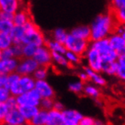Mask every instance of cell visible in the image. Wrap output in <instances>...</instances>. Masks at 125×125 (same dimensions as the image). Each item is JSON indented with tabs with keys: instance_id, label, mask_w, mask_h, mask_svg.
I'll return each instance as SVG.
<instances>
[{
	"instance_id": "1",
	"label": "cell",
	"mask_w": 125,
	"mask_h": 125,
	"mask_svg": "<svg viewBox=\"0 0 125 125\" xmlns=\"http://www.w3.org/2000/svg\"><path fill=\"white\" fill-rule=\"evenodd\" d=\"M116 24L111 14H101L94 19L90 27V41L94 42L108 38L113 33Z\"/></svg>"
},
{
	"instance_id": "2",
	"label": "cell",
	"mask_w": 125,
	"mask_h": 125,
	"mask_svg": "<svg viewBox=\"0 0 125 125\" xmlns=\"http://www.w3.org/2000/svg\"><path fill=\"white\" fill-rule=\"evenodd\" d=\"M23 27L24 33L22 45H32L36 48L45 46V36L32 20L29 21Z\"/></svg>"
},
{
	"instance_id": "3",
	"label": "cell",
	"mask_w": 125,
	"mask_h": 125,
	"mask_svg": "<svg viewBox=\"0 0 125 125\" xmlns=\"http://www.w3.org/2000/svg\"><path fill=\"white\" fill-rule=\"evenodd\" d=\"M90 46L97 51L102 58V62H114L117 59L118 55L110 46L108 38L91 42Z\"/></svg>"
},
{
	"instance_id": "4",
	"label": "cell",
	"mask_w": 125,
	"mask_h": 125,
	"mask_svg": "<svg viewBox=\"0 0 125 125\" xmlns=\"http://www.w3.org/2000/svg\"><path fill=\"white\" fill-rule=\"evenodd\" d=\"M90 41L77 38L68 33L63 45L68 52H71L78 55L79 56L83 57L90 46Z\"/></svg>"
},
{
	"instance_id": "5",
	"label": "cell",
	"mask_w": 125,
	"mask_h": 125,
	"mask_svg": "<svg viewBox=\"0 0 125 125\" xmlns=\"http://www.w3.org/2000/svg\"><path fill=\"white\" fill-rule=\"evenodd\" d=\"M35 82L32 76H21L18 81L9 89L11 95L17 97L24 93L31 91L34 89Z\"/></svg>"
},
{
	"instance_id": "6",
	"label": "cell",
	"mask_w": 125,
	"mask_h": 125,
	"mask_svg": "<svg viewBox=\"0 0 125 125\" xmlns=\"http://www.w3.org/2000/svg\"><path fill=\"white\" fill-rule=\"evenodd\" d=\"M42 99L39 93L35 89L21 94L16 97L18 107L20 106H36L39 107Z\"/></svg>"
},
{
	"instance_id": "7",
	"label": "cell",
	"mask_w": 125,
	"mask_h": 125,
	"mask_svg": "<svg viewBox=\"0 0 125 125\" xmlns=\"http://www.w3.org/2000/svg\"><path fill=\"white\" fill-rule=\"evenodd\" d=\"M83 57L86 58L88 68H90L91 70L96 73L102 72V60L100 55L98 53L96 50L89 46Z\"/></svg>"
},
{
	"instance_id": "8",
	"label": "cell",
	"mask_w": 125,
	"mask_h": 125,
	"mask_svg": "<svg viewBox=\"0 0 125 125\" xmlns=\"http://www.w3.org/2000/svg\"><path fill=\"white\" fill-rule=\"evenodd\" d=\"M38 67V64L33 58H22L18 62L15 72L18 73L20 76H32Z\"/></svg>"
},
{
	"instance_id": "9",
	"label": "cell",
	"mask_w": 125,
	"mask_h": 125,
	"mask_svg": "<svg viewBox=\"0 0 125 125\" xmlns=\"http://www.w3.org/2000/svg\"><path fill=\"white\" fill-rule=\"evenodd\" d=\"M33 59L38 64L39 66L49 68V66L52 63V52L46 46L39 47L36 49Z\"/></svg>"
},
{
	"instance_id": "10",
	"label": "cell",
	"mask_w": 125,
	"mask_h": 125,
	"mask_svg": "<svg viewBox=\"0 0 125 125\" xmlns=\"http://www.w3.org/2000/svg\"><path fill=\"white\" fill-rule=\"evenodd\" d=\"M34 89L37 91L42 99H53L55 97V90L47 81L37 80L35 82Z\"/></svg>"
},
{
	"instance_id": "11",
	"label": "cell",
	"mask_w": 125,
	"mask_h": 125,
	"mask_svg": "<svg viewBox=\"0 0 125 125\" xmlns=\"http://www.w3.org/2000/svg\"><path fill=\"white\" fill-rule=\"evenodd\" d=\"M108 42L111 48L117 53V55L125 54V38L121 35L112 33L108 37Z\"/></svg>"
},
{
	"instance_id": "12",
	"label": "cell",
	"mask_w": 125,
	"mask_h": 125,
	"mask_svg": "<svg viewBox=\"0 0 125 125\" xmlns=\"http://www.w3.org/2000/svg\"><path fill=\"white\" fill-rule=\"evenodd\" d=\"M63 124L65 125H78L83 115L80 112L73 109H64L62 112Z\"/></svg>"
},
{
	"instance_id": "13",
	"label": "cell",
	"mask_w": 125,
	"mask_h": 125,
	"mask_svg": "<svg viewBox=\"0 0 125 125\" xmlns=\"http://www.w3.org/2000/svg\"><path fill=\"white\" fill-rule=\"evenodd\" d=\"M3 124L6 125H24L27 124V122L18 108L9 110L5 117Z\"/></svg>"
},
{
	"instance_id": "14",
	"label": "cell",
	"mask_w": 125,
	"mask_h": 125,
	"mask_svg": "<svg viewBox=\"0 0 125 125\" xmlns=\"http://www.w3.org/2000/svg\"><path fill=\"white\" fill-rule=\"evenodd\" d=\"M31 20H32L31 16L28 11L27 9H20L17 12L14 14L12 23L14 26L24 27Z\"/></svg>"
},
{
	"instance_id": "15",
	"label": "cell",
	"mask_w": 125,
	"mask_h": 125,
	"mask_svg": "<svg viewBox=\"0 0 125 125\" xmlns=\"http://www.w3.org/2000/svg\"><path fill=\"white\" fill-rule=\"evenodd\" d=\"M19 60L17 58H10V59H1L0 60V73L8 75L9 73L15 72Z\"/></svg>"
},
{
	"instance_id": "16",
	"label": "cell",
	"mask_w": 125,
	"mask_h": 125,
	"mask_svg": "<svg viewBox=\"0 0 125 125\" xmlns=\"http://www.w3.org/2000/svg\"><path fill=\"white\" fill-rule=\"evenodd\" d=\"M70 33L77 38L90 42L91 31H90V26H87V25L77 26L74 28H73L71 31L70 32Z\"/></svg>"
},
{
	"instance_id": "17",
	"label": "cell",
	"mask_w": 125,
	"mask_h": 125,
	"mask_svg": "<svg viewBox=\"0 0 125 125\" xmlns=\"http://www.w3.org/2000/svg\"><path fill=\"white\" fill-rule=\"evenodd\" d=\"M21 9V2L18 0H0V11L14 14Z\"/></svg>"
},
{
	"instance_id": "18",
	"label": "cell",
	"mask_w": 125,
	"mask_h": 125,
	"mask_svg": "<svg viewBox=\"0 0 125 125\" xmlns=\"http://www.w3.org/2000/svg\"><path fill=\"white\" fill-rule=\"evenodd\" d=\"M83 71L87 74L88 77H89V80H91L96 86H104L106 85L107 83L106 80L103 77V76H102L99 73H96L93 71L88 67L83 68Z\"/></svg>"
},
{
	"instance_id": "19",
	"label": "cell",
	"mask_w": 125,
	"mask_h": 125,
	"mask_svg": "<svg viewBox=\"0 0 125 125\" xmlns=\"http://www.w3.org/2000/svg\"><path fill=\"white\" fill-rule=\"evenodd\" d=\"M63 117L62 112L54 109L47 112V116L45 125H62Z\"/></svg>"
},
{
	"instance_id": "20",
	"label": "cell",
	"mask_w": 125,
	"mask_h": 125,
	"mask_svg": "<svg viewBox=\"0 0 125 125\" xmlns=\"http://www.w3.org/2000/svg\"><path fill=\"white\" fill-rule=\"evenodd\" d=\"M18 110L27 124L39 112L40 109L39 107L36 106H20L18 107Z\"/></svg>"
},
{
	"instance_id": "21",
	"label": "cell",
	"mask_w": 125,
	"mask_h": 125,
	"mask_svg": "<svg viewBox=\"0 0 125 125\" xmlns=\"http://www.w3.org/2000/svg\"><path fill=\"white\" fill-rule=\"evenodd\" d=\"M45 46L49 49L51 52H56L58 54L64 55L67 52L63 44L53 40H48L45 38Z\"/></svg>"
},
{
	"instance_id": "22",
	"label": "cell",
	"mask_w": 125,
	"mask_h": 125,
	"mask_svg": "<svg viewBox=\"0 0 125 125\" xmlns=\"http://www.w3.org/2000/svg\"><path fill=\"white\" fill-rule=\"evenodd\" d=\"M24 33V30L23 27L14 26L12 30L11 31L9 35L11 39L13 45H18V44H21L22 39H23Z\"/></svg>"
},
{
	"instance_id": "23",
	"label": "cell",
	"mask_w": 125,
	"mask_h": 125,
	"mask_svg": "<svg viewBox=\"0 0 125 125\" xmlns=\"http://www.w3.org/2000/svg\"><path fill=\"white\" fill-rule=\"evenodd\" d=\"M83 93L86 95H88V96L92 97L96 100L101 95V92H100V90L98 88V86L92 83H86L84 85Z\"/></svg>"
},
{
	"instance_id": "24",
	"label": "cell",
	"mask_w": 125,
	"mask_h": 125,
	"mask_svg": "<svg viewBox=\"0 0 125 125\" xmlns=\"http://www.w3.org/2000/svg\"><path fill=\"white\" fill-rule=\"evenodd\" d=\"M116 62L117 63V69L116 71L115 76H117L121 80H125V54L118 55Z\"/></svg>"
},
{
	"instance_id": "25",
	"label": "cell",
	"mask_w": 125,
	"mask_h": 125,
	"mask_svg": "<svg viewBox=\"0 0 125 125\" xmlns=\"http://www.w3.org/2000/svg\"><path fill=\"white\" fill-rule=\"evenodd\" d=\"M46 116H47V112L40 109L39 112L27 124L28 125H45Z\"/></svg>"
},
{
	"instance_id": "26",
	"label": "cell",
	"mask_w": 125,
	"mask_h": 125,
	"mask_svg": "<svg viewBox=\"0 0 125 125\" xmlns=\"http://www.w3.org/2000/svg\"><path fill=\"white\" fill-rule=\"evenodd\" d=\"M117 69V62H102V72H103L109 76H115Z\"/></svg>"
},
{
	"instance_id": "27",
	"label": "cell",
	"mask_w": 125,
	"mask_h": 125,
	"mask_svg": "<svg viewBox=\"0 0 125 125\" xmlns=\"http://www.w3.org/2000/svg\"><path fill=\"white\" fill-rule=\"evenodd\" d=\"M68 33L64 29L58 27L52 33V38H53L52 40L59 43L64 44L66 38H67V36H68Z\"/></svg>"
},
{
	"instance_id": "28",
	"label": "cell",
	"mask_w": 125,
	"mask_h": 125,
	"mask_svg": "<svg viewBox=\"0 0 125 125\" xmlns=\"http://www.w3.org/2000/svg\"><path fill=\"white\" fill-rule=\"evenodd\" d=\"M48 73L49 68L39 66L33 73L32 77L35 80V81H37V80H45L48 76Z\"/></svg>"
},
{
	"instance_id": "29",
	"label": "cell",
	"mask_w": 125,
	"mask_h": 125,
	"mask_svg": "<svg viewBox=\"0 0 125 125\" xmlns=\"http://www.w3.org/2000/svg\"><path fill=\"white\" fill-rule=\"evenodd\" d=\"M52 62L57 64L58 66L62 68H68L70 65L66 59L64 55L62 54L52 52Z\"/></svg>"
},
{
	"instance_id": "30",
	"label": "cell",
	"mask_w": 125,
	"mask_h": 125,
	"mask_svg": "<svg viewBox=\"0 0 125 125\" xmlns=\"http://www.w3.org/2000/svg\"><path fill=\"white\" fill-rule=\"evenodd\" d=\"M85 83L81 82L80 80H75V81L71 82L68 84V90L76 94H80L83 91Z\"/></svg>"
},
{
	"instance_id": "31",
	"label": "cell",
	"mask_w": 125,
	"mask_h": 125,
	"mask_svg": "<svg viewBox=\"0 0 125 125\" xmlns=\"http://www.w3.org/2000/svg\"><path fill=\"white\" fill-rule=\"evenodd\" d=\"M13 45L10 35L8 33H0V50L2 51Z\"/></svg>"
},
{
	"instance_id": "32",
	"label": "cell",
	"mask_w": 125,
	"mask_h": 125,
	"mask_svg": "<svg viewBox=\"0 0 125 125\" xmlns=\"http://www.w3.org/2000/svg\"><path fill=\"white\" fill-rule=\"evenodd\" d=\"M64 56L66 58V59H67V61L68 62L69 64H71V65H77L80 64L82 58L81 56H79L78 55L73 53L71 52H68V51H67V52L64 53Z\"/></svg>"
},
{
	"instance_id": "33",
	"label": "cell",
	"mask_w": 125,
	"mask_h": 125,
	"mask_svg": "<svg viewBox=\"0 0 125 125\" xmlns=\"http://www.w3.org/2000/svg\"><path fill=\"white\" fill-rule=\"evenodd\" d=\"M36 46H32V45H23V50H22V54L23 56L22 58H33L36 50Z\"/></svg>"
},
{
	"instance_id": "34",
	"label": "cell",
	"mask_w": 125,
	"mask_h": 125,
	"mask_svg": "<svg viewBox=\"0 0 125 125\" xmlns=\"http://www.w3.org/2000/svg\"><path fill=\"white\" fill-rule=\"evenodd\" d=\"M14 27L12 21L0 19V33L9 34Z\"/></svg>"
},
{
	"instance_id": "35",
	"label": "cell",
	"mask_w": 125,
	"mask_h": 125,
	"mask_svg": "<svg viewBox=\"0 0 125 125\" xmlns=\"http://www.w3.org/2000/svg\"><path fill=\"white\" fill-rule=\"evenodd\" d=\"M54 99H42L40 102L39 108L41 110L49 112L53 108Z\"/></svg>"
},
{
	"instance_id": "36",
	"label": "cell",
	"mask_w": 125,
	"mask_h": 125,
	"mask_svg": "<svg viewBox=\"0 0 125 125\" xmlns=\"http://www.w3.org/2000/svg\"><path fill=\"white\" fill-rule=\"evenodd\" d=\"M20 77L21 76L16 72H13L11 73L8 74L7 75V80H6L5 87L7 88V89H9L12 85L15 84L18 81V80L20 79Z\"/></svg>"
},
{
	"instance_id": "37",
	"label": "cell",
	"mask_w": 125,
	"mask_h": 125,
	"mask_svg": "<svg viewBox=\"0 0 125 125\" xmlns=\"http://www.w3.org/2000/svg\"><path fill=\"white\" fill-rule=\"evenodd\" d=\"M12 51L14 53V58L20 60L22 58L23 54H22V50H23V45L22 44H18V45H12L11 46Z\"/></svg>"
},
{
	"instance_id": "38",
	"label": "cell",
	"mask_w": 125,
	"mask_h": 125,
	"mask_svg": "<svg viewBox=\"0 0 125 125\" xmlns=\"http://www.w3.org/2000/svg\"><path fill=\"white\" fill-rule=\"evenodd\" d=\"M11 96V93L6 87L0 88V103H5V102Z\"/></svg>"
},
{
	"instance_id": "39",
	"label": "cell",
	"mask_w": 125,
	"mask_h": 125,
	"mask_svg": "<svg viewBox=\"0 0 125 125\" xmlns=\"http://www.w3.org/2000/svg\"><path fill=\"white\" fill-rule=\"evenodd\" d=\"M9 111V108L5 103H0V124H3L4 119Z\"/></svg>"
},
{
	"instance_id": "40",
	"label": "cell",
	"mask_w": 125,
	"mask_h": 125,
	"mask_svg": "<svg viewBox=\"0 0 125 125\" xmlns=\"http://www.w3.org/2000/svg\"><path fill=\"white\" fill-rule=\"evenodd\" d=\"M5 104H6L7 106H8V108H9V110L18 108V103H17V100H16V97L12 96V95H11V96L8 99V100L5 102Z\"/></svg>"
},
{
	"instance_id": "41",
	"label": "cell",
	"mask_w": 125,
	"mask_h": 125,
	"mask_svg": "<svg viewBox=\"0 0 125 125\" xmlns=\"http://www.w3.org/2000/svg\"><path fill=\"white\" fill-rule=\"evenodd\" d=\"M115 11V15L116 19L120 23H122L123 24L125 21V9L116 10Z\"/></svg>"
},
{
	"instance_id": "42",
	"label": "cell",
	"mask_w": 125,
	"mask_h": 125,
	"mask_svg": "<svg viewBox=\"0 0 125 125\" xmlns=\"http://www.w3.org/2000/svg\"><path fill=\"white\" fill-rule=\"evenodd\" d=\"M13 58L14 57L11 46L2 51V59H10V58Z\"/></svg>"
},
{
	"instance_id": "43",
	"label": "cell",
	"mask_w": 125,
	"mask_h": 125,
	"mask_svg": "<svg viewBox=\"0 0 125 125\" xmlns=\"http://www.w3.org/2000/svg\"><path fill=\"white\" fill-rule=\"evenodd\" d=\"M113 7V10H119L122 9H125V1L124 0H114L112 4Z\"/></svg>"
},
{
	"instance_id": "44",
	"label": "cell",
	"mask_w": 125,
	"mask_h": 125,
	"mask_svg": "<svg viewBox=\"0 0 125 125\" xmlns=\"http://www.w3.org/2000/svg\"><path fill=\"white\" fill-rule=\"evenodd\" d=\"M95 119L91 117H83L82 119L80 121L78 125H94Z\"/></svg>"
},
{
	"instance_id": "45",
	"label": "cell",
	"mask_w": 125,
	"mask_h": 125,
	"mask_svg": "<svg viewBox=\"0 0 125 125\" xmlns=\"http://www.w3.org/2000/svg\"><path fill=\"white\" fill-rule=\"evenodd\" d=\"M13 14H10L5 11H0V19L1 20H5V21H12L13 20Z\"/></svg>"
},
{
	"instance_id": "46",
	"label": "cell",
	"mask_w": 125,
	"mask_h": 125,
	"mask_svg": "<svg viewBox=\"0 0 125 125\" xmlns=\"http://www.w3.org/2000/svg\"><path fill=\"white\" fill-rule=\"evenodd\" d=\"M55 111H58V112H63L64 110L65 109L64 108V105H63V103H62L61 102L59 101H54V104H53V108Z\"/></svg>"
},
{
	"instance_id": "47",
	"label": "cell",
	"mask_w": 125,
	"mask_h": 125,
	"mask_svg": "<svg viewBox=\"0 0 125 125\" xmlns=\"http://www.w3.org/2000/svg\"><path fill=\"white\" fill-rule=\"evenodd\" d=\"M114 33H116L117 35H123L125 33V29H124V24H120L119 25H116L115 29H114Z\"/></svg>"
},
{
	"instance_id": "48",
	"label": "cell",
	"mask_w": 125,
	"mask_h": 125,
	"mask_svg": "<svg viewBox=\"0 0 125 125\" xmlns=\"http://www.w3.org/2000/svg\"><path fill=\"white\" fill-rule=\"evenodd\" d=\"M78 77H79V80H80L83 83H86L89 80V77H88L87 74L84 71H81L78 73Z\"/></svg>"
},
{
	"instance_id": "49",
	"label": "cell",
	"mask_w": 125,
	"mask_h": 125,
	"mask_svg": "<svg viewBox=\"0 0 125 125\" xmlns=\"http://www.w3.org/2000/svg\"><path fill=\"white\" fill-rule=\"evenodd\" d=\"M6 80H7V75L0 73V88L5 87Z\"/></svg>"
},
{
	"instance_id": "50",
	"label": "cell",
	"mask_w": 125,
	"mask_h": 125,
	"mask_svg": "<svg viewBox=\"0 0 125 125\" xmlns=\"http://www.w3.org/2000/svg\"><path fill=\"white\" fill-rule=\"evenodd\" d=\"M94 125H105V124L100 119H95L94 121Z\"/></svg>"
},
{
	"instance_id": "51",
	"label": "cell",
	"mask_w": 125,
	"mask_h": 125,
	"mask_svg": "<svg viewBox=\"0 0 125 125\" xmlns=\"http://www.w3.org/2000/svg\"><path fill=\"white\" fill-rule=\"evenodd\" d=\"M2 59V51L0 50V60Z\"/></svg>"
},
{
	"instance_id": "52",
	"label": "cell",
	"mask_w": 125,
	"mask_h": 125,
	"mask_svg": "<svg viewBox=\"0 0 125 125\" xmlns=\"http://www.w3.org/2000/svg\"><path fill=\"white\" fill-rule=\"evenodd\" d=\"M62 125H65V124H62Z\"/></svg>"
},
{
	"instance_id": "53",
	"label": "cell",
	"mask_w": 125,
	"mask_h": 125,
	"mask_svg": "<svg viewBox=\"0 0 125 125\" xmlns=\"http://www.w3.org/2000/svg\"><path fill=\"white\" fill-rule=\"evenodd\" d=\"M24 125H28V124H24Z\"/></svg>"
}]
</instances>
